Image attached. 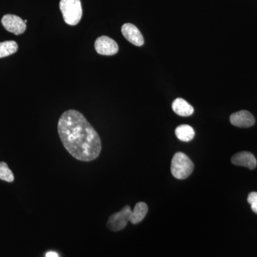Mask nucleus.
Returning <instances> with one entry per match:
<instances>
[{
    "label": "nucleus",
    "instance_id": "5",
    "mask_svg": "<svg viewBox=\"0 0 257 257\" xmlns=\"http://www.w3.org/2000/svg\"><path fill=\"white\" fill-rule=\"evenodd\" d=\"M2 24L5 30L15 35L23 34L27 29L26 23L20 17L14 15H6L2 19Z\"/></svg>",
    "mask_w": 257,
    "mask_h": 257
},
{
    "label": "nucleus",
    "instance_id": "10",
    "mask_svg": "<svg viewBox=\"0 0 257 257\" xmlns=\"http://www.w3.org/2000/svg\"><path fill=\"white\" fill-rule=\"evenodd\" d=\"M172 109L176 114L182 116H188L194 113V107L182 98H177L172 104Z\"/></svg>",
    "mask_w": 257,
    "mask_h": 257
},
{
    "label": "nucleus",
    "instance_id": "6",
    "mask_svg": "<svg viewBox=\"0 0 257 257\" xmlns=\"http://www.w3.org/2000/svg\"><path fill=\"white\" fill-rule=\"evenodd\" d=\"M94 47L96 52L101 55H114L119 51L117 43L110 37L106 36L98 37L94 44Z\"/></svg>",
    "mask_w": 257,
    "mask_h": 257
},
{
    "label": "nucleus",
    "instance_id": "3",
    "mask_svg": "<svg viewBox=\"0 0 257 257\" xmlns=\"http://www.w3.org/2000/svg\"><path fill=\"white\" fill-rule=\"evenodd\" d=\"M60 8L67 25L74 26L80 22L82 17L80 0H61Z\"/></svg>",
    "mask_w": 257,
    "mask_h": 257
},
{
    "label": "nucleus",
    "instance_id": "7",
    "mask_svg": "<svg viewBox=\"0 0 257 257\" xmlns=\"http://www.w3.org/2000/svg\"><path fill=\"white\" fill-rule=\"evenodd\" d=\"M123 36L135 46L141 47L145 43L141 32L135 25L131 23H126L121 28Z\"/></svg>",
    "mask_w": 257,
    "mask_h": 257
},
{
    "label": "nucleus",
    "instance_id": "8",
    "mask_svg": "<svg viewBox=\"0 0 257 257\" xmlns=\"http://www.w3.org/2000/svg\"><path fill=\"white\" fill-rule=\"evenodd\" d=\"M230 121L237 127L246 128L254 124L255 119L254 116L249 111L241 110L231 114Z\"/></svg>",
    "mask_w": 257,
    "mask_h": 257
},
{
    "label": "nucleus",
    "instance_id": "13",
    "mask_svg": "<svg viewBox=\"0 0 257 257\" xmlns=\"http://www.w3.org/2000/svg\"><path fill=\"white\" fill-rule=\"evenodd\" d=\"M18 50V45L15 41L0 42V58L15 54Z\"/></svg>",
    "mask_w": 257,
    "mask_h": 257
},
{
    "label": "nucleus",
    "instance_id": "12",
    "mask_svg": "<svg viewBox=\"0 0 257 257\" xmlns=\"http://www.w3.org/2000/svg\"><path fill=\"white\" fill-rule=\"evenodd\" d=\"M148 212V206L145 202H139L135 205V209L132 212L130 221L133 224L141 222Z\"/></svg>",
    "mask_w": 257,
    "mask_h": 257
},
{
    "label": "nucleus",
    "instance_id": "1",
    "mask_svg": "<svg viewBox=\"0 0 257 257\" xmlns=\"http://www.w3.org/2000/svg\"><path fill=\"white\" fill-rule=\"evenodd\" d=\"M57 130L64 148L77 160L91 162L100 155V138L79 111H64L59 119Z\"/></svg>",
    "mask_w": 257,
    "mask_h": 257
},
{
    "label": "nucleus",
    "instance_id": "11",
    "mask_svg": "<svg viewBox=\"0 0 257 257\" xmlns=\"http://www.w3.org/2000/svg\"><path fill=\"white\" fill-rule=\"evenodd\" d=\"M176 136L181 141L188 143L194 139L195 132L192 126L187 124L179 125L175 130Z\"/></svg>",
    "mask_w": 257,
    "mask_h": 257
},
{
    "label": "nucleus",
    "instance_id": "14",
    "mask_svg": "<svg viewBox=\"0 0 257 257\" xmlns=\"http://www.w3.org/2000/svg\"><path fill=\"white\" fill-rule=\"evenodd\" d=\"M0 179L8 182H13L15 179L13 172L4 162H0Z\"/></svg>",
    "mask_w": 257,
    "mask_h": 257
},
{
    "label": "nucleus",
    "instance_id": "16",
    "mask_svg": "<svg viewBox=\"0 0 257 257\" xmlns=\"http://www.w3.org/2000/svg\"><path fill=\"white\" fill-rule=\"evenodd\" d=\"M46 257H59V256L55 251H49L46 253Z\"/></svg>",
    "mask_w": 257,
    "mask_h": 257
},
{
    "label": "nucleus",
    "instance_id": "2",
    "mask_svg": "<svg viewBox=\"0 0 257 257\" xmlns=\"http://www.w3.org/2000/svg\"><path fill=\"white\" fill-rule=\"evenodd\" d=\"M194 165L185 154L177 152L174 155L171 163V172L175 178L185 179L190 176Z\"/></svg>",
    "mask_w": 257,
    "mask_h": 257
},
{
    "label": "nucleus",
    "instance_id": "4",
    "mask_svg": "<svg viewBox=\"0 0 257 257\" xmlns=\"http://www.w3.org/2000/svg\"><path fill=\"white\" fill-rule=\"evenodd\" d=\"M131 208L130 206H125L121 211L114 213L109 217L106 223L108 229L113 231H118L126 227L128 221L131 219Z\"/></svg>",
    "mask_w": 257,
    "mask_h": 257
},
{
    "label": "nucleus",
    "instance_id": "15",
    "mask_svg": "<svg viewBox=\"0 0 257 257\" xmlns=\"http://www.w3.org/2000/svg\"><path fill=\"white\" fill-rule=\"evenodd\" d=\"M247 201L251 205V210L257 214V192H251L248 194Z\"/></svg>",
    "mask_w": 257,
    "mask_h": 257
},
{
    "label": "nucleus",
    "instance_id": "9",
    "mask_svg": "<svg viewBox=\"0 0 257 257\" xmlns=\"http://www.w3.org/2000/svg\"><path fill=\"white\" fill-rule=\"evenodd\" d=\"M231 163L236 166L244 167L249 170L256 168L257 162L253 154L248 152H241L231 157Z\"/></svg>",
    "mask_w": 257,
    "mask_h": 257
}]
</instances>
